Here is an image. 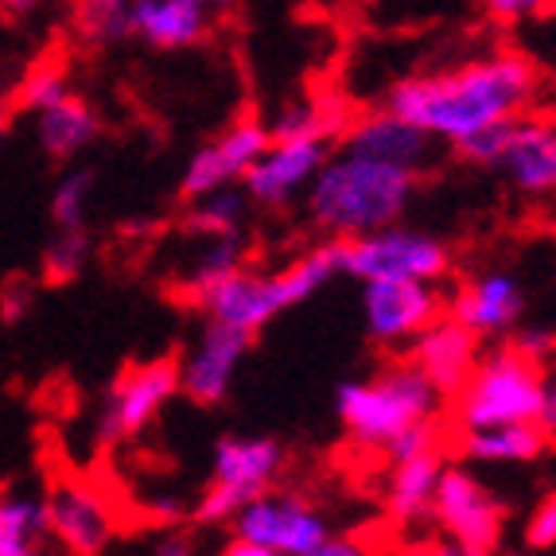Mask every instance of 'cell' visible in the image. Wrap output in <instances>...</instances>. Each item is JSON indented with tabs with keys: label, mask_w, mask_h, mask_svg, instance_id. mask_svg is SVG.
<instances>
[{
	"label": "cell",
	"mask_w": 556,
	"mask_h": 556,
	"mask_svg": "<svg viewBox=\"0 0 556 556\" xmlns=\"http://www.w3.org/2000/svg\"><path fill=\"white\" fill-rule=\"evenodd\" d=\"M339 269L354 280L408 277L437 285L452 269V253L432 233L405 230V226L390 223L378 226V230L354 233V238H339Z\"/></svg>",
	"instance_id": "obj_6"
},
{
	"label": "cell",
	"mask_w": 556,
	"mask_h": 556,
	"mask_svg": "<svg viewBox=\"0 0 556 556\" xmlns=\"http://www.w3.org/2000/svg\"><path fill=\"white\" fill-rule=\"evenodd\" d=\"M339 238H327L324 245H316L312 253L296 257L288 269L273 273L277 280V292H280V304L285 307H296L304 300H312L324 285H331L339 277Z\"/></svg>",
	"instance_id": "obj_24"
},
{
	"label": "cell",
	"mask_w": 556,
	"mask_h": 556,
	"mask_svg": "<svg viewBox=\"0 0 556 556\" xmlns=\"http://www.w3.org/2000/svg\"><path fill=\"white\" fill-rule=\"evenodd\" d=\"M548 432L533 420L518 425H486V428H464L459 452L475 464H533L548 447Z\"/></svg>",
	"instance_id": "obj_21"
},
{
	"label": "cell",
	"mask_w": 556,
	"mask_h": 556,
	"mask_svg": "<svg viewBox=\"0 0 556 556\" xmlns=\"http://www.w3.org/2000/svg\"><path fill=\"white\" fill-rule=\"evenodd\" d=\"M93 191V172L90 167H75L59 179L55 195H51V218H55L59 230H71V226H86V206H90Z\"/></svg>",
	"instance_id": "obj_30"
},
{
	"label": "cell",
	"mask_w": 556,
	"mask_h": 556,
	"mask_svg": "<svg viewBox=\"0 0 556 556\" xmlns=\"http://www.w3.org/2000/svg\"><path fill=\"white\" fill-rule=\"evenodd\" d=\"M47 538L59 548L78 556L102 553L113 541V514L102 491H93L86 482H59L55 491L43 498Z\"/></svg>",
	"instance_id": "obj_13"
},
{
	"label": "cell",
	"mask_w": 556,
	"mask_h": 556,
	"mask_svg": "<svg viewBox=\"0 0 556 556\" xmlns=\"http://www.w3.org/2000/svg\"><path fill=\"white\" fill-rule=\"evenodd\" d=\"M482 9L491 12L498 24H526V20L548 16L553 0H482Z\"/></svg>",
	"instance_id": "obj_34"
},
{
	"label": "cell",
	"mask_w": 556,
	"mask_h": 556,
	"mask_svg": "<svg viewBox=\"0 0 556 556\" xmlns=\"http://www.w3.org/2000/svg\"><path fill=\"white\" fill-rule=\"evenodd\" d=\"M179 393V362L156 358L144 366H129L113 381L110 397H105L102 420H98V437L105 444L140 437L152 420L164 413V405Z\"/></svg>",
	"instance_id": "obj_9"
},
{
	"label": "cell",
	"mask_w": 556,
	"mask_h": 556,
	"mask_svg": "<svg viewBox=\"0 0 556 556\" xmlns=\"http://www.w3.org/2000/svg\"><path fill=\"white\" fill-rule=\"evenodd\" d=\"M86 261H90V238L83 226L59 230L43 253V280L47 285H71L86 269Z\"/></svg>",
	"instance_id": "obj_29"
},
{
	"label": "cell",
	"mask_w": 556,
	"mask_h": 556,
	"mask_svg": "<svg viewBox=\"0 0 556 556\" xmlns=\"http://www.w3.org/2000/svg\"><path fill=\"white\" fill-rule=\"evenodd\" d=\"M428 518L440 526L447 548L471 556L494 553L506 533V506L467 467H440Z\"/></svg>",
	"instance_id": "obj_7"
},
{
	"label": "cell",
	"mask_w": 556,
	"mask_h": 556,
	"mask_svg": "<svg viewBox=\"0 0 556 556\" xmlns=\"http://www.w3.org/2000/svg\"><path fill=\"white\" fill-rule=\"evenodd\" d=\"M66 93H71V75H66V66L55 63V59H43L28 71V75L20 78V86L12 90V113H39L47 105L63 102Z\"/></svg>",
	"instance_id": "obj_27"
},
{
	"label": "cell",
	"mask_w": 556,
	"mask_h": 556,
	"mask_svg": "<svg viewBox=\"0 0 556 556\" xmlns=\"http://www.w3.org/2000/svg\"><path fill=\"white\" fill-rule=\"evenodd\" d=\"M245 191H233L230 184L214 187L206 195L191 199V211H187V230L203 233V238H226V233H241L245 223Z\"/></svg>",
	"instance_id": "obj_26"
},
{
	"label": "cell",
	"mask_w": 556,
	"mask_h": 556,
	"mask_svg": "<svg viewBox=\"0 0 556 556\" xmlns=\"http://www.w3.org/2000/svg\"><path fill=\"white\" fill-rule=\"evenodd\" d=\"M437 144L425 129H417L413 121H405L393 110H374V113H358L351 117L343 132V149L358 152V156L381 160V164H397L408 172H425L437 156Z\"/></svg>",
	"instance_id": "obj_15"
},
{
	"label": "cell",
	"mask_w": 556,
	"mask_h": 556,
	"mask_svg": "<svg viewBox=\"0 0 556 556\" xmlns=\"http://www.w3.org/2000/svg\"><path fill=\"white\" fill-rule=\"evenodd\" d=\"M420 176L397 164L358 156V152H331L304 187L307 218L327 238H354L397 223L417 195Z\"/></svg>",
	"instance_id": "obj_2"
},
{
	"label": "cell",
	"mask_w": 556,
	"mask_h": 556,
	"mask_svg": "<svg viewBox=\"0 0 556 556\" xmlns=\"http://www.w3.org/2000/svg\"><path fill=\"white\" fill-rule=\"evenodd\" d=\"M280 467H285V447L269 437H226L214 447L211 482L191 506V518L199 526H230L233 514L257 494L273 491Z\"/></svg>",
	"instance_id": "obj_5"
},
{
	"label": "cell",
	"mask_w": 556,
	"mask_h": 556,
	"mask_svg": "<svg viewBox=\"0 0 556 556\" xmlns=\"http://www.w3.org/2000/svg\"><path fill=\"white\" fill-rule=\"evenodd\" d=\"M553 331L548 327H541V331H521L518 339H514V346H518L521 354H529V358L538 362H548V354H553Z\"/></svg>",
	"instance_id": "obj_36"
},
{
	"label": "cell",
	"mask_w": 556,
	"mask_h": 556,
	"mask_svg": "<svg viewBox=\"0 0 556 556\" xmlns=\"http://www.w3.org/2000/svg\"><path fill=\"white\" fill-rule=\"evenodd\" d=\"M440 467H444V452L440 447H428V452L408 455V459L393 464V479H390L393 521L408 526V521L428 518V502H432V491H437Z\"/></svg>",
	"instance_id": "obj_23"
},
{
	"label": "cell",
	"mask_w": 556,
	"mask_h": 556,
	"mask_svg": "<svg viewBox=\"0 0 556 556\" xmlns=\"http://www.w3.org/2000/svg\"><path fill=\"white\" fill-rule=\"evenodd\" d=\"M447 316L455 324H464L467 331H475L479 339L482 334H502L518 327V319L526 316V296H521V285L510 273H482L447 300Z\"/></svg>",
	"instance_id": "obj_19"
},
{
	"label": "cell",
	"mask_w": 556,
	"mask_h": 556,
	"mask_svg": "<svg viewBox=\"0 0 556 556\" xmlns=\"http://www.w3.org/2000/svg\"><path fill=\"white\" fill-rule=\"evenodd\" d=\"M362 312L381 346H397L413 343L444 312V300H440L437 285H428V280L374 277L362 280Z\"/></svg>",
	"instance_id": "obj_10"
},
{
	"label": "cell",
	"mask_w": 556,
	"mask_h": 556,
	"mask_svg": "<svg viewBox=\"0 0 556 556\" xmlns=\"http://www.w3.org/2000/svg\"><path fill=\"white\" fill-rule=\"evenodd\" d=\"M413 366L437 386L444 397H452L471 366L479 362V334L467 331L464 324H455L452 316H437L425 331L413 339Z\"/></svg>",
	"instance_id": "obj_18"
},
{
	"label": "cell",
	"mask_w": 556,
	"mask_h": 556,
	"mask_svg": "<svg viewBox=\"0 0 556 556\" xmlns=\"http://www.w3.org/2000/svg\"><path fill=\"white\" fill-rule=\"evenodd\" d=\"M233 269H241V241H238V233H226V238H211L206 253L199 257L195 269H191V280H187L191 296H199L203 288L214 285V280L230 277Z\"/></svg>",
	"instance_id": "obj_31"
},
{
	"label": "cell",
	"mask_w": 556,
	"mask_h": 556,
	"mask_svg": "<svg viewBox=\"0 0 556 556\" xmlns=\"http://www.w3.org/2000/svg\"><path fill=\"white\" fill-rule=\"evenodd\" d=\"M327 156H331V140L324 137L269 140L265 152L245 167V176L238 184L250 203L280 211L296 195H304V187L312 184V176H316Z\"/></svg>",
	"instance_id": "obj_11"
},
{
	"label": "cell",
	"mask_w": 556,
	"mask_h": 556,
	"mask_svg": "<svg viewBox=\"0 0 556 556\" xmlns=\"http://www.w3.org/2000/svg\"><path fill=\"white\" fill-rule=\"evenodd\" d=\"M444 393L413 366L397 362L370 381H346L334 393V413L343 420L346 437L362 447H386L405 428L432 425L440 417Z\"/></svg>",
	"instance_id": "obj_4"
},
{
	"label": "cell",
	"mask_w": 556,
	"mask_h": 556,
	"mask_svg": "<svg viewBox=\"0 0 556 556\" xmlns=\"http://www.w3.org/2000/svg\"><path fill=\"white\" fill-rule=\"evenodd\" d=\"M191 4H199L203 12H223V9H230L233 0H191Z\"/></svg>",
	"instance_id": "obj_41"
},
{
	"label": "cell",
	"mask_w": 556,
	"mask_h": 556,
	"mask_svg": "<svg viewBox=\"0 0 556 556\" xmlns=\"http://www.w3.org/2000/svg\"><path fill=\"white\" fill-rule=\"evenodd\" d=\"M253 334L238 331V327H226L218 319H206L203 331H199V343L191 346L187 362L179 366V393L195 401L203 408L223 405L230 397V386L238 378V366L250 351Z\"/></svg>",
	"instance_id": "obj_12"
},
{
	"label": "cell",
	"mask_w": 556,
	"mask_h": 556,
	"mask_svg": "<svg viewBox=\"0 0 556 556\" xmlns=\"http://www.w3.org/2000/svg\"><path fill=\"white\" fill-rule=\"evenodd\" d=\"M195 304L206 312V319H218V324L238 327L245 334H257L261 327L273 324L285 312L277 280L250 269H233L230 277L214 280L211 288L199 292Z\"/></svg>",
	"instance_id": "obj_17"
},
{
	"label": "cell",
	"mask_w": 556,
	"mask_h": 556,
	"mask_svg": "<svg viewBox=\"0 0 556 556\" xmlns=\"http://www.w3.org/2000/svg\"><path fill=\"white\" fill-rule=\"evenodd\" d=\"M9 125H12V102L0 93V140H4V132H9Z\"/></svg>",
	"instance_id": "obj_40"
},
{
	"label": "cell",
	"mask_w": 556,
	"mask_h": 556,
	"mask_svg": "<svg viewBox=\"0 0 556 556\" xmlns=\"http://www.w3.org/2000/svg\"><path fill=\"white\" fill-rule=\"evenodd\" d=\"M459 428L486 425H518L533 420L553 437L556 428V386L548 378L545 362L529 358L518 346L494 351L471 366L464 386L452 393Z\"/></svg>",
	"instance_id": "obj_3"
},
{
	"label": "cell",
	"mask_w": 556,
	"mask_h": 556,
	"mask_svg": "<svg viewBox=\"0 0 556 556\" xmlns=\"http://www.w3.org/2000/svg\"><path fill=\"white\" fill-rule=\"evenodd\" d=\"M230 533L250 541L261 556H319L331 526L296 494H257L230 518Z\"/></svg>",
	"instance_id": "obj_8"
},
{
	"label": "cell",
	"mask_w": 556,
	"mask_h": 556,
	"mask_svg": "<svg viewBox=\"0 0 556 556\" xmlns=\"http://www.w3.org/2000/svg\"><path fill=\"white\" fill-rule=\"evenodd\" d=\"M358 548H362L358 541H351V538H334V533H331V538L324 541V548H319V556H354Z\"/></svg>",
	"instance_id": "obj_39"
},
{
	"label": "cell",
	"mask_w": 556,
	"mask_h": 556,
	"mask_svg": "<svg viewBox=\"0 0 556 556\" xmlns=\"http://www.w3.org/2000/svg\"><path fill=\"white\" fill-rule=\"evenodd\" d=\"M156 553L160 556H187V553H195V541L187 538V533H176V529H167L164 538L156 541Z\"/></svg>",
	"instance_id": "obj_37"
},
{
	"label": "cell",
	"mask_w": 556,
	"mask_h": 556,
	"mask_svg": "<svg viewBox=\"0 0 556 556\" xmlns=\"http://www.w3.org/2000/svg\"><path fill=\"white\" fill-rule=\"evenodd\" d=\"M31 312V285L28 280H9L0 292V319L4 324H20Z\"/></svg>",
	"instance_id": "obj_35"
},
{
	"label": "cell",
	"mask_w": 556,
	"mask_h": 556,
	"mask_svg": "<svg viewBox=\"0 0 556 556\" xmlns=\"http://www.w3.org/2000/svg\"><path fill=\"white\" fill-rule=\"evenodd\" d=\"M102 137V117L90 102L66 93L63 102L39 110V144L51 160H71L83 149H90Z\"/></svg>",
	"instance_id": "obj_22"
},
{
	"label": "cell",
	"mask_w": 556,
	"mask_h": 556,
	"mask_svg": "<svg viewBox=\"0 0 556 556\" xmlns=\"http://www.w3.org/2000/svg\"><path fill=\"white\" fill-rule=\"evenodd\" d=\"M265 144H269L265 121H257V117L238 121L233 129H226L223 137L203 144L195 156L187 160L184 179H179V199L191 203V199L206 195L214 187L238 184V179L245 176V167L265 152Z\"/></svg>",
	"instance_id": "obj_14"
},
{
	"label": "cell",
	"mask_w": 556,
	"mask_h": 556,
	"mask_svg": "<svg viewBox=\"0 0 556 556\" xmlns=\"http://www.w3.org/2000/svg\"><path fill=\"white\" fill-rule=\"evenodd\" d=\"M47 541L43 498L0 494V556H31Z\"/></svg>",
	"instance_id": "obj_25"
},
{
	"label": "cell",
	"mask_w": 556,
	"mask_h": 556,
	"mask_svg": "<svg viewBox=\"0 0 556 556\" xmlns=\"http://www.w3.org/2000/svg\"><path fill=\"white\" fill-rule=\"evenodd\" d=\"M71 20L90 43H117L129 36V0H75Z\"/></svg>",
	"instance_id": "obj_28"
},
{
	"label": "cell",
	"mask_w": 556,
	"mask_h": 556,
	"mask_svg": "<svg viewBox=\"0 0 556 556\" xmlns=\"http://www.w3.org/2000/svg\"><path fill=\"white\" fill-rule=\"evenodd\" d=\"M553 545H556V498L545 494L526 521V548H541V553H545V548H553Z\"/></svg>",
	"instance_id": "obj_33"
},
{
	"label": "cell",
	"mask_w": 556,
	"mask_h": 556,
	"mask_svg": "<svg viewBox=\"0 0 556 556\" xmlns=\"http://www.w3.org/2000/svg\"><path fill=\"white\" fill-rule=\"evenodd\" d=\"M498 167L510 176V184L521 195L545 199L556 187V129L553 117L529 110L521 117H514L510 140L502 149Z\"/></svg>",
	"instance_id": "obj_16"
},
{
	"label": "cell",
	"mask_w": 556,
	"mask_h": 556,
	"mask_svg": "<svg viewBox=\"0 0 556 556\" xmlns=\"http://www.w3.org/2000/svg\"><path fill=\"white\" fill-rule=\"evenodd\" d=\"M541 71L526 55L471 59L455 71L401 78L386 93V110L401 113L440 144H459L494 121H514L538 110Z\"/></svg>",
	"instance_id": "obj_1"
},
{
	"label": "cell",
	"mask_w": 556,
	"mask_h": 556,
	"mask_svg": "<svg viewBox=\"0 0 556 556\" xmlns=\"http://www.w3.org/2000/svg\"><path fill=\"white\" fill-rule=\"evenodd\" d=\"M211 12L191 0H129V36L160 51H184L206 39Z\"/></svg>",
	"instance_id": "obj_20"
},
{
	"label": "cell",
	"mask_w": 556,
	"mask_h": 556,
	"mask_svg": "<svg viewBox=\"0 0 556 556\" xmlns=\"http://www.w3.org/2000/svg\"><path fill=\"white\" fill-rule=\"evenodd\" d=\"M43 9V0H0V16L20 24V20H28L31 12Z\"/></svg>",
	"instance_id": "obj_38"
},
{
	"label": "cell",
	"mask_w": 556,
	"mask_h": 556,
	"mask_svg": "<svg viewBox=\"0 0 556 556\" xmlns=\"http://www.w3.org/2000/svg\"><path fill=\"white\" fill-rule=\"evenodd\" d=\"M510 125H514V121H494V125H486V129L471 132V137H464L459 144H452V149L459 152V156H464L467 164L498 167L502 149H506V140H510Z\"/></svg>",
	"instance_id": "obj_32"
}]
</instances>
